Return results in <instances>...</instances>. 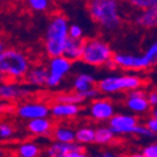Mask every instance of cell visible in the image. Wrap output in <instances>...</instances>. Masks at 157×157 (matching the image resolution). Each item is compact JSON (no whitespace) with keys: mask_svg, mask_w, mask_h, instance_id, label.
<instances>
[{"mask_svg":"<svg viewBox=\"0 0 157 157\" xmlns=\"http://www.w3.org/2000/svg\"><path fill=\"white\" fill-rule=\"evenodd\" d=\"M88 14L104 32H114L122 24V13L118 0H88Z\"/></svg>","mask_w":157,"mask_h":157,"instance_id":"obj_1","label":"cell"},{"mask_svg":"<svg viewBox=\"0 0 157 157\" xmlns=\"http://www.w3.org/2000/svg\"><path fill=\"white\" fill-rule=\"evenodd\" d=\"M32 94L30 88L18 84L15 82H3L0 83V99L5 102H17L24 99Z\"/></svg>","mask_w":157,"mask_h":157,"instance_id":"obj_13","label":"cell"},{"mask_svg":"<svg viewBox=\"0 0 157 157\" xmlns=\"http://www.w3.org/2000/svg\"><path fill=\"white\" fill-rule=\"evenodd\" d=\"M83 47H84V39H73L68 38L67 43L64 45L63 56L68 58L72 62H78L81 60L82 54H83Z\"/></svg>","mask_w":157,"mask_h":157,"instance_id":"obj_19","label":"cell"},{"mask_svg":"<svg viewBox=\"0 0 157 157\" xmlns=\"http://www.w3.org/2000/svg\"><path fill=\"white\" fill-rule=\"evenodd\" d=\"M68 35H69V38H73V39H82L83 38V28L78 24H69Z\"/></svg>","mask_w":157,"mask_h":157,"instance_id":"obj_30","label":"cell"},{"mask_svg":"<svg viewBox=\"0 0 157 157\" xmlns=\"http://www.w3.org/2000/svg\"><path fill=\"white\" fill-rule=\"evenodd\" d=\"M54 102H64V103H74V104H82L86 102L77 92H67V93H58L54 97Z\"/></svg>","mask_w":157,"mask_h":157,"instance_id":"obj_24","label":"cell"},{"mask_svg":"<svg viewBox=\"0 0 157 157\" xmlns=\"http://www.w3.org/2000/svg\"><path fill=\"white\" fill-rule=\"evenodd\" d=\"M143 79L136 74H122V75H108L97 81V88L102 94L123 93L128 90L142 88Z\"/></svg>","mask_w":157,"mask_h":157,"instance_id":"obj_5","label":"cell"},{"mask_svg":"<svg viewBox=\"0 0 157 157\" xmlns=\"http://www.w3.org/2000/svg\"><path fill=\"white\" fill-rule=\"evenodd\" d=\"M69 20L63 14H56L50 18L44 36V49L45 54L50 57L63 56L64 45L68 40Z\"/></svg>","mask_w":157,"mask_h":157,"instance_id":"obj_2","label":"cell"},{"mask_svg":"<svg viewBox=\"0 0 157 157\" xmlns=\"http://www.w3.org/2000/svg\"><path fill=\"white\" fill-rule=\"evenodd\" d=\"M140 156H142V157H157V143L156 142L148 143L147 146H145L142 148V152L140 153Z\"/></svg>","mask_w":157,"mask_h":157,"instance_id":"obj_29","label":"cell"},{"mask_svg":"<svg viewBox=\"0 0 157 157\" xmlns=\"http://www.w3.org/2000/svg\"><path fill=\"white\" fill-rule=\"evenodd\" d=\"M138 126V120L133 114H124V113H114L109 121L108 127L116 136L122 135H135Z\"/></svg>","mask_w":157,"mask_h":157,"instance_id":"obj_10","label":"cell"},{"mask_svg":"<svg viewBox=\"0 0 157 157\" xmlns=\"http://www.w3.org/2000/svg\"><path fill=\"white\" fill-rule=\"evenodd\" d=\"M73 89L84 101H92L101 93L97 88V79L89 73H79L73 79Z\"/></svg>","mask_w":157,"mask_h":157,"instance_id":"obj_9","label":"cell"},{"mask_svg":"<svg viewBox=\"0 0 157 157\" xmlns=\"http://www.w3.org/2000/svg\"><path fill=\"white\" fill-rule=\"evenodd\" d=\"M135 23L143 29H155L157 25V6L141 9L135 18Z\"/></svg>","mask_w":157,"mask_h":157,"instance_id":"obj_17","label":"cell"},{"mask_svg":"<svg viewBox=\"0 0 157 157\" xmlns=\"http://www.w3.org/2000/svg\"><path fill=\"white\" fill-rule=\"evenodd\" d=\"M102 156H114V153H112V152H104V153H102Z\"/></svg>","mask_w":157,"mask_h":157,"instance_id":"obj_36","label":"cell"},{"mask_svg":"<svg viewBox=\"0 0 157 157\" xmlns=\"http://www.w3.org/2000/svg\"><path fill=\"white\" fill-rule=\"evenodd\" d=\"M94 131L96 128L92 126H82L75 129V142L81 145H89L94 143Z\"/></svg>","mask_w":157,"mask_h":157,"instance_id":"obj_22","label":"cell"},{"mask_svg":"<svg viewBox=\"0 0 157 157\" xmlns=\"http://www.w3.org/2000/svg\"><path fill=\"white\" fill-rule=\"evenodd\" d=\"M82 108L79 104L74 103H64V102H54L49 107V114L56 120H69L74 118L81 113Z\"/></svg>","mask_w":157,"mask_h":157,"instance_id":"obj_15","label":"cell"},{"mask_svg":"<svg viewBox=\"0 0 157 157\" xmlns=\"http://www.w3.org/2000/svg\"><path fill=\"white\" fill-rule=\"evenodd\" d=\"M88 113L97 122H108L111 117L116 113V107L108 98H94L89 104Z\"/></svg>","mask_w":157,"mask_h":157,"instance_id":"obj_11","label":"cell"},{"mask_svg":"<svg viewBox=\"0 0 157 157\" xmlns=\"http://www.w3.org/2000/svg\"><path fill=\"white\" fill-rule=\"evenodd\" d=\"M32 67L29 57L17 48H6L0 53V72L6 79L21 81Z\"/></svg>","mask_w":157,"mask_h":157,"instance_id":"obj_3","label":"cell"},{"mask_svg":"<svg viewBox=\"0 0 157 157\" xmlns=\"http://www.w3.org/2000/svg\"><path fill=\"white\" fill-rule=\"evenodd\" d=\"M14 111L19 118L25 121L49 116V106L44 102H23L18 104Z\"/></svg>","mask_w":157,"mask_h":157,"instance_id":"obj_12","label":"cell"},{"mask_svg":"<svg viewBox=\"0 0 157 157\" xmlns=\"http://www.w3.org/2000/svg\"><path fill=\"white\" fill-rule=\"evenodd\" d=\"M54 123L48 117H39V118L29 120L27 123V131L36 137H49L52 136Z\"/></svg>","mask_w":157,"mask_h":157,"instance_id":"obj_16","label":"cell"},{"mask_svg":"<svg viewBox=\"0 0 157 157\" xmlns=\"http://www.w3.org/2000/svg\"><path fill=\"white\" fill-rule=\"evenodd\" d=\"M52 136H53L54 141L59 142H73L75 141V129H73L69 126L59 124L53 127L52 131Z\"/></svg>","mask_w":157,"mask_h":157,"instance_id":"obj_20","label":"cell"},{"mask_svg":"<svg viewBox=\"0 0 157 157\" xmlns=\"http://www.w3.org/2000/svg\"><path fill=\"white\" fill-rule=\"evenodd\" d=\"M152 116L157 117V109H156V107H153V109H152Z\"/></svg>","mask_w":157,"mask_h":157,"instance_id":"obj_37","label":"cell"},{"mask_svg":"<svg viewBox=\"0 0 157 157\" xmlns=\"http://www.w3.org/2000/svg\"><path fill=\"white\" fill-rule=\"evenodd\" d=\"M116 135L112 132V129L108 126H101L97 127L94 131V143L97 145H109L113 142Z\"/></svg>","mask_w":157,"mask_h":157,"instance_id":"obj_23","label":"cell"},{"mask_svg":"<svg viewBox=\"0 0 157 157\" xmlns=\"http://www.w3.org/2000/svg\"><path fill=\"white\" fill-rule=\"evenodd\" d=\"M112 57L113 50L106 40H103L101 38L84 39L83 54L81 60L87 65H92V67L108 65V67H111V65H113Z\"/></svg>","mask_w":157,"mask_h":157,"instance_id":"obj_4","label":"cell"},{"mask_svg":"<svg viewBox=\"0 0 157 157\" xmlns=\"http://www.w3.org/2000/svg\"><path fill=\"white\" fill-rule=\"evenodd\" d=\"M127 3L140 10L151 6H157V0H127Z\"/></svg>","mask_w":157,"mask_h":157,"instance_id":"obj_27","label":"cell"},{"mask_svg":"<svg viewBox=\"0 0 157 157\" xmlns=\"http://www.w3.org/2000/svg\"><path fill=\"white\" fill-rule=\"evenodd\" d=\"M145 126L151 131L152 133L156 135V132H157V117H155V116L148 117L147 121H146V123H145Z\"/></svg>","mask_w":157,"mask_h":157,"instance_id":"obj_31","label":"cell"},{"mask_svg":"<svg viewBox=\"0 0 157 157\" xmlns=\"http://www.w3.org/2000/svg\"><path fill=\"white\" fill-rule=\"evenodd\" d=\"M5 47H6V45H5V43L2 40V39H0V53H2V52L5 49Z\"/></svg>","mask_w":157,"mask_h":157,"instance_id":"obj_34","label":"cell"},{"mask_svg":"<svg viewBox=\"0 0 157 157\" xmlns=\"http://www.w3.org/2000/svg\"><path fill=\"white\" fill-rule=\"evenodd\" d=\"M25 4L34 13H45L50 6V0H25Z\"/></svg>","mask_w":157,"mask_h":157,"instance_id":"obj_25","label":"cell"},{"mask_svg":"<svg viewBox=\"0 0 157 157\" xmlns=\"http://www.w3.org/2000/svg\"><path fill=\"white\" fill-rule=\"evenodd\" d=\"M72 60L65 58L64 56H57V57H50L48 63V78L45 86L49 88H56L58 87L63 79L65 78L71 71H72Z\"/></svg>","mask_w":157,"mask_h":157,"instance_id":"obj_6","label":"cell"},{"mask_svg":"<svg viewBox=\"0 0 157 157\" xmlns=\"http://www.w3.org/2000/svg\"><path fill=\"white\" fill-rule=\"evenodd\" d=\"M15 135V128L9 122H0V141L11 140Z\"/></svg>","mask_w":157,"mask_h":157,"instance_id":"obj_26","label":"cell"},{"mask_svg":"<svg viewBox=\"0 0 157 157\" xmlns=\"http://www.w3.org/2000/svg\"><path fill=\"white\" fill-rule=\"evenodd\" d=\"M143 54H145L146 58L155 65L156 62H157V43H156V42H152V43L148 45V48L146 49V52H145Z\"/></svg>","mask_w":157,"mask_h":157,"instance_id":"obj_28","label":"cell"},{"mask_svg":"<svg viewBox=\"0 0 157 157\" xmlns=\"http://www.w3.org/2000/svg\"><path fill=\"white\" fill-rule=\"evenodd\" d=\"M113 65L117 68H122L126 71H145L152 67V63L146 58L145 54L135 56V54H126V53H113L112 57Z\"/></svg>","mask_w":157,"mask_h":157,"instance_id":"obj_7","label":"cell"},{"mask_svg":"<svg viewBox=\"0 0 157 157\" xmlns=\"http://www.w3.org/2000/svg\"><path fill=\"white\" fill-rule=\"evenodd\" d=\"M126 106L131 112L136 114L147 113L151 108L146 98V93L141 88L128 90V94L126 97Z\"/></svg>","mask_w":157,"mask_h":157,"instance_id":"obj_14","label":"cell"},{"mask_svg":"<svg viewBox=\"0 0 157 157\" xmlns=\"http://www.w3.org/2000/svg\"><path fill=\"white\" fill-rule=\"evenodd\" d=\"M72 2H83V3H87L88 0H72Z\"/></svg>","mask_w":157,"mask_h":157,"instance_id":"obj_38","label":"cell"},{"mask_svg":"<svg viewBox=\"0 0 157 157\" xmlns=\"http://www.w3.org/2000/svg\"><path fill=\"white\" fill-rule=\"evenodd\" d=\"M146 98H147V101H148V103H150L151 107H156V106H157V93L155 92V90H152V92L147 93V94H146Z\"/></svg>","mask_w":157,"mask_h":157,"instance_id":"obj_33","label":"cell"},{"mask_svg":"<svg viewBox=\"0 0 157 157\" xmlns=\"http://www.w3.org/2000/svg\"><path fill=\"white\" fill-rule=\"evenodd\" d=\"M48 78V69L43 65H35V67H30L24 77V81L29 86L33 87H43L47 83Z\"/></svg>","mask_w":157,"mask_h":157,"instance_id":"obj_18","label":"cell"},{"mask_svg":"<svg viewBox=\"0 0 157 157\" xmlns=\"http://www.w3.org/2000/svg\"><path fill=\"white\" fill-rule=\"evenodd\" d=\"M5 81H8V79L5 78V75H4L2 72H0V83H3V82H5Z\"/></svg>","mask_w":157,"mask_h":157,"instance_id":"obj_35","label":"cell"},{"mask_svg":"<svg viewBox=\"0 0 157 157\" xmlns=\"http://www.w3.org/2000/svg\"><path fill=\"white\" fill-rule=\"evenodd\" d=\"M17 155L20 157H38L42 155V147L33 141H25L18 146Z\"/></svg>","mask_w":157,"mask_h":157,"instance_id":"obj_21","label":"cell"},{"mask_svg":"<svg viewBox=\"0 0 157 157\" xmlns=\"http://www.w3.org/2000/svg\"><path fill=\"white\" fill-rule=\"evenodd\" d=\"M3 2H5V0H0V3H3Z\"/></svg>","mask_w":157,"mask_h":157,"instance_id":"obj_40","label":"cell"},{"mask_svg":"<svg viewBox=\"0 0 157 157\" xmlns=\"http://www.w3.org/2000/svg\"><path fill=\"white\" fill-rule=\"evenodd\" d=\"M11 111H14V106L10 104V102H5L0 99V114L3 113H9Z\"/></svg>","mask_w":157,"mask_h":157,"instance_id":"obj_32","label":"cell"},{"mask_svg":"<svg viewBox=\"0 0 157 157\" xmlns=\"http://www.w3.org/2000/svg\"><path fill=\"white\" fill-rule=\"evenodd\" d=\"M84 145H81L75 141L73 142H52L47 148L45 155L49 157H84L88 153L86 152Z\"/></svg>","mask_w":157,"mask_h":157,"instance_id":"obj_8","label":"cell"},{"mask_svg":"<svg viewBox=\"0 0 157 157\" xmlns=\"http://www.w3.org/2000/svg\"><path fill=\"white\" fill-rule=\"evenodd\" d=\"M4 156V152H3V150H0V157H3Z\"/></svg>","mask_w":157,"mask_h":157,"instance_id":"obj_39","label":"cell"}]
</instances>
